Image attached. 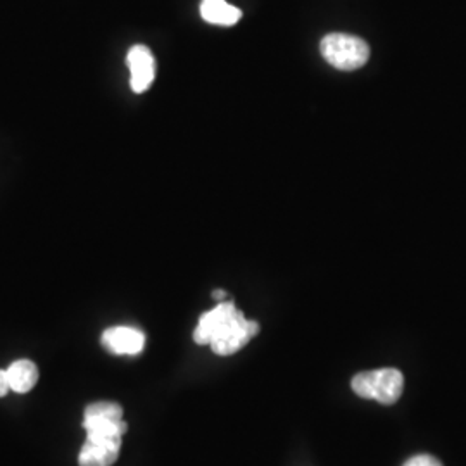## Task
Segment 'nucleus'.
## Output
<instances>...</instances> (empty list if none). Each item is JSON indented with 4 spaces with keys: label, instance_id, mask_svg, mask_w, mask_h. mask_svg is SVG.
I'll return each instance as SVG.
<instances>
[{
    "label": "nucleus",
    "instance_id": "nucleus-1",
    "mask_svg": "<svg viewBox=\"0 0 466 466\" xmlns=\"http://www.w3.org/2000/svg\"><path fill=\"white\" fill-rule=\"evenodd\" d=\"M258 333V321H250L233 302L223 300L199 318L194 340L199 346H211L218 356H230L246 348Z\"/></svg>",
    "mask_w": 466,
    "mask_h": 466
},
{
    "label": "nucleus",
    "instance_id": "nucleus-2",
    "mask_svg": "<svg viewBox=\"0 0 466 466\" xmlns=\"http://www.w3.org/2000/svg\"><path fill=\"white\" fill-rule=\"evenodd\" d=\"M352 390L363 400H377L380 404H394L404 390V375L396 368H380L358 373L352 382Z\"/></svg>",
    "mask_w": 466,
    "mask_h": 466
},
{
    "label": "nucleus",
    "instance_id": "nucleus-3",
    "mask_svg": "<svg viewBox=\"0 0 466 466\" xmlns=\"http://www.w3.org/2000/svg\"><path fill=\"white\" fill-rule=\"evenodd\" d=\"M325 61L340 71H354L365 66L370 59V47L360 36L348 34H329L319 44Z\"/></svg>",
    "mask_w": 466,
    "mask_h": 466
},
{
    "label": "nucleus",
    "instance_id": "nucleus-4",
    "mask_svg": "<svg viewBox=\"0 0 466 466\" xmlns=\"http://www.w3.org/2000/svg\"><path fill=\"white\" fill-rule=\"evenodd\" d=\"M100 342L111 354L137 356L146 348V335L134 327H111L104 330Z\"/></svg>",
    "mask_w": 466,
    "mask_h": 466
},
{
    "label": "nucleus",
    "instance_id": "nucleus-5",
    "mask_svg": "<svg viewBox=\"0 0 466 466\" xmlns=\"http://www.w3.org/2000/svg\"><path fill=\"white\" fill-rule=\"evenodd\" d=\"M127 63L130 69L132 90L135 94L147 92L156 78V59H154L149 47L134 46L127 56Z\"/></svg>",
    "mask_w": 466,
    "mask_h": 466
},
{
    "label": "nucleus",
    "instance_id": "nucleus-6",
    "mask_svg": "<svg viewBox=\"0 0 466 466\" xmlns=\"http://www.w3.org/2000/svg\"><path fill=\"white\" fill-rule=\"evenodd\" d=\"M123 439L115 441H96L86 439L84 448L78 454L80 466H113L119 458Z\"/></svg>",
    "mask_w": 466,
    "mask_h": 466
},
{
    "label": "nucleus",
    "instance_id": "nucleus-7",
    "mask_svg": "<svg viewBox=\"0 0 466 466\" xmlns=\"http://www.w3.org/2000/svg\"><path fill=\"white\" fill-rule=\"evenodd\" d=\"M200 16L204 21L218 26H233L240 21L242 11L227 0H202Z\"/></svg>",
    "mask_w": 466,
    "mask_h": 466
},
{
    "label": "nucleus",
    "instance_id": "nucleus-8",
    "mask_svg": "<svg viewBox=\"0 0 466 466\" xmlns=\"http://www.w3.org/2000/svg\"><path fill=\"white\" fill-rule=\"evenodd\" d=\"M84 429L86 439L96 441L123 439V435L128 432L127 421L116 418H84Z\"/></svg>",
    "mask_w": 466,
    "mask_h": 466
},
{
    "label": "nucleus",
    "instance_id": "nucleus-9",
    "mask_svg": "<svg viewBox=\"0 0 466 466\" xmlns=\"http://www.w3.org/2000/svg\"><path fill=\"white\" fill-rule=\"evenodd\" d=\"M7 377L11 383V390L17 394H26L38 382V368L30 360H17L7 368Z\"/></svg>",
    "mask_w": 466,
    "mask_h": 466
},
{
    "label": "nucleus",
    "instance_id": "nucleus-10",
    "mask_svg": "<svg viewBox=\"0 0 466 466\" xmlns=\"http://www.w3.org/2000/svg\"><path fill=\"white\" fill-rule=\"evenodd\" d=\"M84 418H116V420H123V408L117 402H111V400L92 402L85 408Z\"/></svg>",
    "mask_w": 466,
    "mask_h": 466
},
{
    "label": "nucleus",
    "instance_id": "nucleus-11",
    "mask_svg": "<svg viewBox=\"0 0 466 466\" xmlns=\"http://www.w3.org/2000/svg\"><path fill=\"white\" fill-rule=\"evenodd\" d=\"M402 466H442V463L431 454H418L410 458Z\"/></svg>",
    "mask_w": 466,
    "mask_h": 466
},
{
    "label": "nucleus",
    "instance_id": "nucleus-12",
    "mask_svg": "<svg viewBox=\"0 0 466 466\" xmlns=\"http://www.w3.org/2000/svg\"><path fill=\"white\" fill-rule=\"evenodd\" d=\"M11 390V383L7 377V370H0V398H4Z\"/></svg>",
    "mask_w": 466,
    "mask_h": 466
},
{
    "label": "nucleus",
    "instance_id": "nucleus-13",
    "mask_svg": "<svg viewBox=\"0 0 466 466\" xmlns=\"http://www.w3.org/2000/svg\"><path fill=\"white\" fill-rule=\"evenodd\" d=\"M213 298L219 300V302H223L225 298H227V292H225V290H215V292H213Z\"/></svg>",
    "mask_w": 466,
    "mask_h": 466
}]
</instances>
